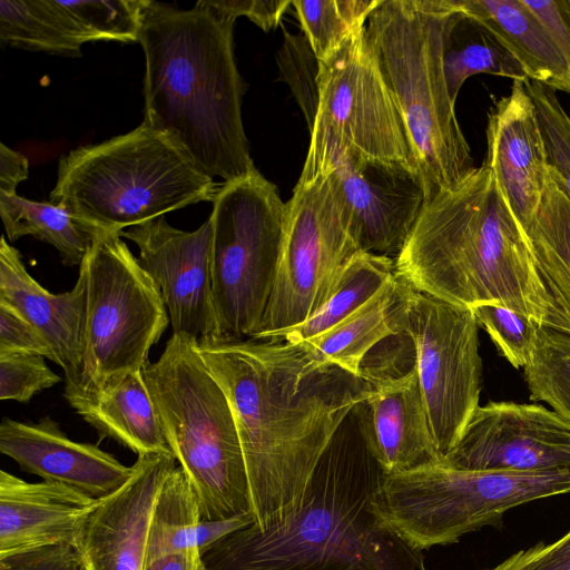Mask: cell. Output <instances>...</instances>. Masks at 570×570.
I'll use <instances>...</instances> for the list:
<instances>
[{"instance_id":"obj_1","label":"cell","mask_w":570,"mask_h":570,"mask_svg":"<svg viewBox=\"0 0 570 570\" xmlns=\"http://www.w3.org/2000/svg\"><path fill=\"white\" fill-rule=\"evenodd\" d=\"M237 428L257 530L291 519L342 423L374 393L364 379L282 338L198 344Z\"/></svg>"},{"instance_id":"obj_2","label":"cell","mask_w":570,"mask_h":570,"mask_svg":"<svg viewBox=\"0 0 570 570\" xmlns=\"http://www.w3.org/2000/svg\"><path fill=\"white\" fill-rule=\"evenodd\" d=\"M394 263L395 275L420 292L469 308L500 304L537 325L570 332V313L540 275L484 163L425 204Z\"/></svg>"},{"instance_id":"obj_3","label":"cell","mask_w":570,"mask_h":570,"mask_svg":"<svg viewBox=\"0 0 570 570\" xmlns=\"http://www.w3.org/2000/svg\"><path fill=\"white\" fill-rule=\"evenodd\" d=\"M234 22L203 0L190 9L148 0L139 37L142 122L224 183L256 170L242 120L247 86L235 60Z\"/></svg>"},{"instance_id":"obj_4","label":"cell","mask_w":570,"mask_h":570,"mask_svg":"<svg viewBox=\"0 0 570 570\" xmlns=\"http://www.w3.org/2000/svg\"><path fill=\"white\" fill-rule=\"evenodd\" d=\"M336 436L302 508L269 530L252 524L225 538L203 554L206 569L428 570L422 552L379 525L371 513L382 472L363 441Z\"/></svg>"},{"instance_id":"obj_5","label":"cell","mask_w":570,"mask_h":570,"mask_svg":"<svg viewBox=\"0 0 570 570\" xmlns=\"http://www.w3.org/2000/svg\"><path fill=\"white\" fill-rule=\"evenodd\" d=\"M454 0H380L364 36L404 122L426 203L475 168L444 76Z\"/></svg>"},{"instance_id":"obj_6","label":"cell","mask_w":570,"mask_h":570,"mask_svg":"<svg viewBox=\"0 0 570 570\" xmlns=\"http://www.w3.org/2000/svg\"><path fill=\"white\" fill-rule=\"evenodd\" d=\"M219 186L164 134L134 130L61 156L50 203L95 227L121 233L188 205Z\"/></svg>"},{"instance_id":"obj_7","label":"cell","mask_w":570,"mask_h":570,"mask_svg":"<svg viewBox=\"0 0 570 570\" xmlns=\"http://www.w3.org/2000/svg\"><path fill=\"white\" fill-rule=\"evenodd\" d=\"M141 372L173 454L196 495L200 520L250 513L235 419L198 342L173 334L159 358Z\"/></svg>"},{"instance_id":"obj_8","label":"cell","mask_w":570,"mask_h":570,"mask_svg":"<svg viewBox=\"0 0 570 570\" xmlns=\"http://www.w3.org/2000/svg\"><path fill=\"white\" fill-rule=\"evenodd\" d=\"M570 493V469L463 470L441 461L381 474L370 511L412 549L455 543L520 504Z\"/></svg>"},{"instance_id":"obj_9","label":"cell","mask_w":570,"mask_h":570,"mask_svg":"<svg viewBox=\"0 0 570 570\" xmlns=\"http://www.w3.org/2000/svg\"><path fill=\"white\" fill-rule=\"evenodd\" d=\"M286 203L257 169L224 183L213 200L212 289L217 341L254 338L273 291Z\"/></svg>"},{"instance_id":"obj_10","label":"cell","mask_w":570,"mask_h":570,"mask_svg":"<svg viewBox=\"0 0 570 570\" xmlns=\"http://www.w3.org/2000/svg\"><path fill=\"white\" fill-rule=\"evenodd\" d=\"M79 269L87 285L85 352L79 385L63 395L92 393L142 371L169 324L157 285L120 233L98 235Z\"/></svg>"},{"instance_id":"obj_11","label":"cell","mask_w":570,"mask_h":570,"mask_svg":"<svg viewBox=\"0 0 570 570\" xmlns=\"http://www.w3.org/2000/svg\"><path fill=\"white\" fill-rule=\"evenodd\" d=\"M318 87L317 114L297 184L330 176L346 154L417 171L404 122L366 45L364 28L320 60Z\"/></svg>"},{"instance_id":"obj_12","label":"cell","mask_w":570,"mask_h":570,"mask_svg":"<svg viewBox=\"0 0 570 570\" xmlns=\"http://www.w3.org/2000/svg\"><path fill=\"white\" fill-rule=\"evenodd\" d=\"M360 250L348 210L332 177L296 184L286 203L273 291L254 338H274L311 318Z\"/></svg>"},{"instance_id":"obj_13","label":"cell","mask_w":570,"mask_h":570,"mask_svg":"<svg viewBox=\"0 0 570 570\" xmlns=\"http://www.w3.org/2000/svg\"><path fill=\"white\" fill-rule=\"evenodd\" d=\"M472 308L411 286L403 333L412 341L430 428L441 460L480 405L482 358Z\"/></svg>"},{"instance_id":"obj_14","label":"cell","mask_w":570,"mask_h":570,"mask_svg":"<svg viewBox=\"0 0 570 570\" xmlns=\"http://www.w3.org/2000/svg\"><path fill=\"white\" fill-rule=\"evenodd\" d=\"M361 377L374 390L357 406L361 439L382 474L440 461L411 338L401 333L376 345L363 360Z\"/></svg>"},{"instance_id":"obj_15","label":"cell","mask_w":570,"mask_h":570,"mask_svg":"<svg viewBox=\"0 0 570 570\" xmlns=\"http://www.w3.org/2000/svg\"><path fill=\"white\" fill-rule=\"evenodd\" d=\"M120 235L137 245L138 262L160 292L173 334L190 336L198 344L216 341L210 217L196 230L185 232L160 216Z\"/></svg>"},{"instance_id":"obj_16","label":"cell","mask_w":570,"mask_h":570,"mask_svg":"<svg viewBox=\"0 0 570 570\" xmlns=\"http://www.w3.org/2000/svg\"><path fill=\"white\" fill-rule=\"evenodd\" d=\"M440 461L463 470L570 469V421L541 405L491 401Z\"/></svg>"},{"instance_id":"obj_17","label":"cell","mask_w":570,"mask_h":570,"mask_svg":"<svg viewBox=\"0 0 570 570\" xmlns=\"http://www.w3.org/2000/svg\"><path fill=\"white\" fill-rule=\"evenodd\" d=\"M330 176L360 249L395 259L426 204L420 174L402 164L346 154Z\"/></svg>"},{"instance_id":"obj_18","label":"cell","mask_w":570,"mask_h":570,"mask_svg":"<svg viewBox=\"0 0 570 570\" xmlns=\"http://www.w3.org/2000/svg\"><path fill=\"white\" fill-rule=\"evenodd\" d=\"M170 454L140 455L119 489L98 500L75 546L83 570H142L159 492L174 471Z\"/></svg>"},{"instance_id":"obj_19","label":"cell","mask_w":570,"mask_h":570,"mask_svg":"<svg viewBox=\"0 0 570 570\" xmlns=\"http://www.w3.org/2000/svg\"><path fill=\"white\" fill-rule=\"evenodd\" d=\"M484 164L524 230L540 206L550 173L537 110L524 81H513L509 95L489 112Z\"/></svg>"},{"instance_id":"obj_20","label":"cell","mask_w":570,"mask_h":570,"mask_svg":"<svg viewBox=\"0 0 570 570\" xmlns=\"http://www.w3.org/2000/svg\"><path fill=\"white\" fill-rule=\"evenodd\" d=\"M0 451L23 471L97 500L119 489L134 471L132 465L122 464L97 444L69 439L50 416L37 422L3 417Z\"/></svg>"},{"instance_id":"obj_21","label":"cell","mask_w":570,"mask_h":570,"mask_svg":"<svg viewBox=\"0 0 570 570\" xmlns=\"http://www.w3.org/2000/svg\"><path fill=\"white\" fill-rule=\"evenodd\" d=\"M0 299L20 312L49 344L55 363L65 373V391L78 387L82 370L86 326V276L75 286L52 294L27 271L18 249L0 240Z\"/></svg>"},{"instance_id":"obj_22","label":"cell","mask_w":570,"mask_h":570,"mask_svg":"<svg viewBox=\"0 0 570 570\" xmlns=\"http://www.w3.org/2000/svg\"><path fill=\"white\" fill-rule=\"evenodd\" d=\"M98 500L58 482L0 472V558L55 544L75 548Z\"/></svg>"},{"instance_id":"obj_23","label":"cell","mask_w":570,"mask_h":570,"mask_svg":"<svg viewBox=\"0 0 570 570\" xmlns=\"http://www.w3.org/2000/svg\"><path fill=\"white\" fill-rule=\"evenodd\" d=\"M63 396L100 439H112L138 456L174 455L141 371L118 376L92 393Z\"/></svg>"},{"instance_id":"obj_24","label":"cell","mask_w":570,"mask_h":570,"mask_svg":"<svg viewBox=\"0 0 570 570\" xmlns=\"http://www.w3.org/2000/svg\"><path fill=\"white\" fill-rule=\"evenodd\" d=\"M463 17L521 65L528 79L570 94L567 65L522 0H454Z\"/></svg>"},{"instance_id":"obj_25","label":"cell","mask_w":570,"mask_h":570,"mask_svg":"<svg viewBox=\"0 0 570 570\" xmlns=\"http://www.w3.org/2000/svg\"><path fill=\"white\" fill-rule=\"evenodd\" d=\"M411 285L396 275L377 294L327 332L305 343L323 363L361 377L363 360L390 336L403 333Z\"/></svg>"},{"instance_id":"obj_26","label":"cell","mask_w":570,"mask_h":570,"mask_svg":"<svg viewBox=\"0 0 570 570\" xmlns=\"http://www.w3.org/2000/svg\"><path fill=\"white\" fill-rule=\"evenodd\" d=\"M0 216L10 242L32 236L52 245L68 266H80L94 239L105 233L63 208L0 193Z\"/></svg>"},{"instance_id":"obj_27","label":"cell","mask_w":570,"mask_h":570,"mask_svg":"<svg viewBox=\"0 0 570 570\" xmlns=\"http://www.w3.org/2000/svg\"><path fill=\"white\" fill-rule=\"evenodd\" d=\"M534 264L558 303L570 313V198L552 173L524 229Z\"/></svg>"},{"instance_id":"obj_28","label":"cell","mask_w":570,"mask_h":570,"mask_svg":"<svg viewBox=\"0 0 570 570\" xmlns=\"http://www.w3.org/2000/svg\"><path fill=\"white\" fill-rule=\"evenodd\" d=\"M394 276L393 258L360 250L344 266L318 312L274 338L302 343L327 332L370 301Z\"/></svg>"},{"instance_id":"obj_29","label":"cell","mask_w":570,"mask_h":570,"mask_svg":"<svg viewBox=\"0 0 570 570\" xmlns=\"http://www.w3.org/2000/svg\"><path fill=\"white\" fill-rule=\"evenodd\" d=\"M1 45L63 57H80L86 41L58 0H1Z\"/></svg>"},{"instance_id":"obj_30","label":"cell","mask_w":570,"mask_h":570,"mask_svg":"<svg viewBox=\"0 0 570 570\" xmlns=\"http://www.w3.org/2000/svg\"><path fill=\"white\" fill-rule=\"evenodd\" d=\"M199 521L196 495L178 465L159 492L149 528L146 560L169 553H199Z\"/></svg>"},{"instance_id":"obj_31","label":"cell","mask_w":570,"mask_h":570,"mask_svg":"<svg viewBox=\"0 0 570 570\" xmlns=\"http://www.w3.org/2000/svg\"><path fill=\"white\" fill-rule=\"evenodd\" d=\"M523 371L530 399L547 403L570 421V332L537 325Z\"/></svg>"},{"instance_id":"obj_32","label":"cell","mask_w":570,"mask_h":570,"mask_svg":"<svg viewBox=\"0 0 570 570\" xmlns=\"http://www.w3.org/2000/svg\"><path fill=\"white\" fill-rule=\"evenodd\" d=\"M380 0L292 1L302 33L318 60L333 53L346 38L364 28Z\"/></svg>"},{"instance_id":"obj_33","label":"cell","mask_w":570,"mask_h":570,"mask_svg":"<svg viewBox=\"0 0 570 570\" xmlns=\"http://www.w3.org/2000/svg\"><path fill=\"white\" fill-rule=\"evenodd\" d=\"M452 31L444 49L443 68L453 104L465 80L474 75L489 73L510 78L512 81L528 79L517 59L487 32L481 30L479 38L461 42Z\"/></svg>"},{"instance_id":"obj_34","label":"cell","mask_w":570,"mask_h":570,"mask_svg":"<svg viewBox=\"0 0 570 570\" xmlns=\"http://www.w3.org/2000/svg\"><path fill=\"white\" fill-rule=\"evenodd\" d=\"M148 0H58L86 42H139Z\"/></svg>"},{"instance_id":"obj_35","label":"cell","mask_w":570,"mask_h":570,"mask_svg":"<svg viewBox=\"0 0 570 570\" xmlns=\"http://www.w3.org/2000/svg\"><path fill=\"white\" fill-rule=\"evenodd\" d=\"M283 32L284 40L276 55L279 77L289 87L311 132L320 100V60L304 33L293 35L284 27Z\"/></svg>"},{"instance_id":"obj_36","label":"cell","mask_w":570,"mask_h":570,"mask_svg":"<svg viewBox=\"0 0 570 570\" xmlns=\"http://www.w3.org/2000/svg\"><path fill=\"white\" fill-rule=\"evenodd\" d=\"M524 86L537 110L550 171L570 198V116L552 88L531 79Z\"/></svg>"},{"instance_id":"obj_37","label":"cell","mask_w":570,"mask_h":570,"mask_svg":"<svg viewBox=\"0 0 570 570\" xmlns=\"http://www.w3.org/2000/svg\"><path fill=\"white\" fill-rule=\"evenodd\" d=\"M472 309L500 354L514 368H523L534 347L537 324L500 304H482Z\"/></svg>"},{"instance_id":"obj_38","label":"cell","mask_w":570,"mask_h":570,"mask_svg":"<svg viewBox=\"0 0 570 570\" xmlns=\"http://www.w3.org/2000/svg\"><path fill=\"white\" fill-rule=\"evenodd\" d=\"M60 381L41 355L0 352V399L3 401L28 403Z\"/></svg>"},{"instance_id":"obj_39","label":"cell","mask_w":570,"mask_h":570,"mask_svg":"<svg viewBox=\"0 0 570 570\" xmlns=\"http://www.w3.org/2000/svg\"><path fill=\"white\" fill-rule=\"evenodd\" d=\"M0 352L41 355L55 362L39 331L13 306L0 299Z\"/></svg>"},{"instance_id":"obj_40","label":"cell","mask_w":570,"mask_h":570,"mask_svg":"<svg viewBox=\"0 0 570 570\" xmlns=\"http://www.w3.org/2000/svg\"><path fill=\"white\" fill-rule=\"evenodd\" d=\"M484 570H570V530L551 543L519 550Z\"/></svg>"},{"instance_id":"obj_41","label":"cell","mask_w":570,"mask_h":570,"mask_svg":"<svg viewBox=\"0 0 570 570\" xmlns=\"http://www.w3.org/2000/svg\"><path fill=\"white\" fill-rule=\"evenodd\" d=\"M0 570H83L70 544L42 547L0 558Z\"/></svg>"},{"instance_id":"obj_42","label":"cell","mask_w":570,"mask_h":570,"mask_svg":"<svg viewBox=\"0 0 570 570\" xmlns=\"http://www.w3.org/2000/svg\"><path fill=\"white\" fill-rule=\"evenodd\" d=\"M219 16L235 20L239 16L247 17L264 31L281 24L283 14L292 1L287 0H203Z\"/></svg>"},{"instance_id":"obj_43","label":"cell","mask_w":570,"mask_h":570,"mask_svg":"<svg viewBox=\"0 0 570 570\" xmlns=\"http://www.w3.org/2000/svg\"><path fill=\"white\" fill-rule=\"evenodd\" d=\"M561 53L570 80V0H522Z\"/></svg>"},{"instance_id":"obj_44","label":"cell","mask_w":570,"mask_h":570,"mask_svg":"<svg viewBox=\"0 0 570 570\" xmlns=\"http://www.w3.org/2000/svg\"><path fill=\"white\" fill-rule=\"evenodd\" d=\"M252 524L254 519L249 512L225 519L200 520L197 525V547L200 556L225 538Z\"/></svg>"},{"instance_id":"obj_45","label":"cell","mask_w":570,"mask_h":570,"mask_svg":"<svg viewBox=\"0 0 570 570\" xmlns=\"http://www.w3.org/2000/svg\"><path fill=\"white\" fill-rule=\"evenodd\" d=\"M29 175V161L20 153L0 144V193L17 194L18 185Z\"/></svg>"},{"instance_id":"obj_46","label":"cell","mask_w":570,"mask_h":570,"mask_svg":"<svg viewBox=\"0 0 570 570\" xmlns=\"http://www.w3.org/2000/svg\"><path fill=\"white\" fill-rule=\"evenodd\" d=\"M142 570H204L199 553H169L145 561Z\"/></svg>"},{"instance_id":"obj_47","label":"cell","mask_w":570,"mask_h":570,"mask_svg":"<svg viewBox=\"0 0 570 570\" xmlns=\"http://www.w3.org/2000/svg\"><path fill=\"white\" fill-rule=\"evenodd\" d=\"M204 570H208V569H206L205 566H204Z\"/></svg>"}]
</instances>
